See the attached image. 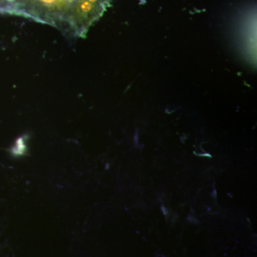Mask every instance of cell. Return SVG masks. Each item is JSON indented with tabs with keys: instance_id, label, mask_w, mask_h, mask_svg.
<instances>
[{
	"instance_id": "obj_1",
	"label": "cell",
	"mask_w": 257,
	"mask_h": 257,
	"mask_svg": "<svg viewBox=\"0 0 257 257\" xmlns=\"http://www.w3.org/2000/svg\"><path fill=\"white\" fill-rule=\"evenodd\" d=\"M1 11L33 19L69 30L71 17L78 0H1Z\"/></svg>"
}]
</instances>
